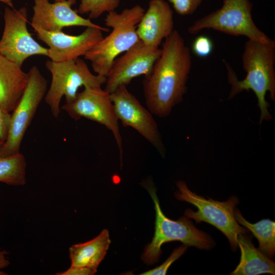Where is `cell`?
<instances>
[{"instance_id":"obj_26","label":"cell","mask_w":275,"mask_h":275,"mask_svg":"<svg viewBox=\"0 0 275 275\" xmlns=\"http://www.w3.org/2000/svg\"><path fill=\"white\" fill-rule=\"evenodd\" d=\"M57 275H93L88 270L70 266L66 270L57 273Z\"/></svg>"},{"instance_id":"obj_7","label":"cell","mask_w":275,"mask_h":275,"mask_svg":"<svg viewBox=\"0 0 275 275\" xmlns=\"http://www.w3.org/2000/svg\"><path fill=\"white\" fill-rule=\"evenodd\" d=\"M250 0H223L221 8L195 21L188 28L191 34L213 29L230 35L243 36L265 43L273 41L255 24Z\"/></svg>"},{"instance_id":"obj_18","label":"cell","mask_w":275,"mask_h":275,"mask_svg":"<svg viewBox=\"0 0 275 275\" xmlns=\"http://www.w3.org/2000/svg\"><path fill=\"white\" fill-rule=\"evenodd\" d=\"M249 233H239L237 236L238 247L240 249V262L231 275H256L262 273L275 274L274 262L252 242Z\"/></svg>"},{"instance_id":"obj_28","label":"cell","mask_w":275,"mask_h":275,"mask_svg":"<svg viewBox=\"0 0 275 275\" xmlns=\"http://www.w3.org/2000/svg\"><path fill=\"white\" fill-rule=\"evenodd\" d=\"M0 2L5 3L11 8H14L12 0H0Z\"/></svg>"},{"instance_id":"obj_21","label":"cell","mask_w":275,"mask_h":275,"mask_svg":"<svg viewBox=\"0 0 275 275\" xmlns=\"http://www.w3.org/2000/svg\"><path fill=\"white\" fill-rule=\"evenodd\" d=\"M120 0H80L78 12L88 14L89 18L96 19L105 12L115 11Z\"/></svg>"},{"instance_id":"obj_13","label":"cell","mask_w":275,"mask_h":275,"mask_svg":"<svg viewBox=\"0 0 275 275\" xmlns=\"http://www.w3.org/2000/svg\"><path fill=\"white\" fill-rule=\"evenodd\" d=\"M37 38L48 47V57L54 62L74 60L84 56L103 38L105 27H87L78 35H70L62 31L48 32L32 26Z\"/></svg>"},{"instance_id":"obj_30","label":"cell","mask_w":275,"mask_h":275,"mask_svg":"<svg viewBox=\"0 0 275 275\" xmlns=\"http://www.w3.org/2000/svg\"><path fill=\"white\" fill-rule=\"evenodd\" d=\"M56 2L57 1H64V0H54Z\"/></svg>"},{"instance_id":"obj_10","label":"cell","mask_w":275,"mask_h":275,"mask_svg":"<svg viewBox=\"0 0 275 275\" xmlns=\"http://www.w3.org/2000/svg\"><path fill=\"white\" fill-rule=\"evenodd\" d=\"M4 18V29L0 39V54L20 66L31 56L48 57V48L39 44L29 32L28 10L25 7L18 10L6 7Z\"/></svg>"},{"instance_id":"obj_3","label":"cell","mask_w":275,"mask_h":275,"mask_svg":"<svg viewBox=\"0 0 275 275\" xmlns=\"http://www.w3.org/2000/svg\"><path fill=\"white\" fill-rule=\"evenodd\" d=\"M145 12L136 5L120 13L114 11L107 13L104 23L112 29L111 33L84 55L96 74L106 77L116 58L140 40L136 28Z\"/></svg>"},{"instance_id":"obj_25","label":"cell","mask_w":275,"mask_h":275,"mask_svg":"<svg viewBox=\"0 0 275 275\" xmlns=\"http://www.w3.org/2000/svg\"><path fill=\"white\" fill-rule=\"evenodd\" d=\"M11 122V113L5 112L0 107V141L5 142L7 139Z\"/></svg>"},{"instance_id":"obj_29","label":"cell","mask_w":275,"mask_h":275,"mask_svg":"<svg viewBox=\"0 0 275 275\" xmlns=\"http://www.w3.org/2000/svg\"><path fill=\"white\" fill-rule=\"evenodd\" d=\"M4 142L0 141V149Z\"/></svg>"},{"instance_id":"obj_24","label":"cell","mask_w":275,"mask_h":275,"mask_svg":"<svg viewBox=\"0 0 275 275\" xmlns=\"http://www.w3.org/2000/svg\"><path fill=\"white\" fill-rule=\"evenodd\" d=\"M194 53L199 57L205 58L211 54L213 44L210 38L206 36H199L194 41L192 44Z\"/></svg>"},{"instance_id":"obj_17","label":"cell","mask_w":275,"mask_h":275,"mask_svg":"<svg viewBox=\"0 0 275 275\" xmlns=\"http://www.w3.org/2000/svg\"><path fill=\"white\" fill-rule=\"evenodd\" d=\"M111 240L107 230L87 242L72 245L69 248L70 266L88 270L94 274L104 259Z\"/></svg>"},{"instance_id":"obj_11","label":"cell","mask_w":275,"mask_h":275,"mask_svg":"<svg viewBox=\"0 0 275 275\" xmlns=\"http://www.w3.org/2000/svg\"><path fill=\"white\" fill-rule=\"evenodd\" d=\"M109 94L119 121L124 126L135 129L164 156L166 148L158 125L150 111L141 104L125 85L119 87Z\"/></svg>"},{"instance_id":"obj_2","label":"cell","mask_w":275,"mask_h":275,"mask_svg":"<svg viewBox=\"0 0 275 275\" xmlns=\"http://www.w3.org/2000/svg\"><path fill=\"white\" fill-rule=\"evenodd\" d=\"M242 61L246 75L241 80L229 64L225 63L228 82L231 86L229 98L244 90H251L257 98L260 111L259 123L272 120L265 97L269 92L270 98L275 100V42L265 43L248 39L244 44Z\"/></svg>"},{"instance_id":"obj_15","label":"cell","mask_w":275,"mask_h":275,"mask_svg":"<svg viewBox=\"0 0 275 275\" xmlns=\"http://www.w3.org/2000/svg\"><path fill=\"white\" fill-rule=\"evenodd\" d=\"M173 11L164 0H150L137 28L140 40L145 44L158 47L162 41L174 30Z\"/></svg>"},{"instance_id":"obj_12","label":"cell","mask_w":275,"mask_h":275,"mask_svg":"<svg viewBox=\"0 0 275 275\" xmlns=\"http://www.w3.org/2000/svg\"><path fill=\"white\" fill-rule=\"evenodd\" d=\"M160 53L161 49L140 40L114 60L106 76L104 90L111 94L119 87L127 86L135 77L148 75Z\"/></svg>"},{"instance_id":"obj_22","label":"cell","mask_w":275,"mask_h":275,"mask_svg":"<svg viewBox=\"0 0 275 275\" xmlns=\"http://www.w3.org/2000/svg\"><path fill=\"white\" fill-rule=\"evenodd\" d=\"M188 246L182 244L175 249L170 257L160 266L144 272L142 275H164L166 274L169 267L171 264L180 258L186 252Z\"/></svg>"},{"instance_id":"obj_8","label":"cell","mask_w":275,"mask_h":275,"mask_svg":"<svg viewBox=\"0 0 275 275\" xmlns=\"http://www.w3.org/2000/svg\"><path fill=\"white\" fill-rule=\"evenodd\" d=\"M28 75L24 92L11 114L10 128L7 139L0 149V157L20 153L25 132L47 92V80L36 66L31 68Z\"/></svg>"},{"instance_id":"obj_27","label":"cell","mask_w":275,"mask_h":275,"mask_svg":"<svg viewBox=\"0 0 275 275\" xmlns=\"http://www.w3.org/2000/svg\"><path fill=\"white\" fill-rule=\"evenodd\" d=\"M7 254V252L6 251H0V275L7 274L6 273L2 271L10 264V262L6 257Z\"/></svg>"},{"instance_id":"obj_14","label":"cell","mask_w":275,"mask_h":275,"mask_svg":"<svg viewBox=\"0 0 275 275\" xmlns=\"http://www.w3.org/2000/svg\"><path fill=\"white\" fill-rule=\"evenodd\" d=\"M31 25L48 32L62 31L64 28L80 26L103 28L89 18L80 16L72 9L75 0H64L50 3L48 0H34Z\"/></svg>"},{"instance_id":"obj_23","label":"cell","mask_w":275,"mask_h":275,"mask_svg":"<svg viewBox=\"0 0 275 275\" xmlns=\"http://www.w3.org/2000/svg\"><path fill=\"white\" fill-rule=\"evenodd\" d=\"M179 15L185 16L193 14L201 5L203 0H168Z\"/></svg>"},{"instance_id":"obj_16","label":"cell","mask_w":275,"mask_h":275,"mask_svg":"<svg viewBox=\"0 0 275 275\" xmlns=\"http://www.w3.org/2000/svg\"><path fill=\"white\" fill-rule=\"evenodd\" d=\"M18 64L0 54V107L11 113L26 86L28 75Z\"/></svg>"},{"instance_id":"obj_9","label":"cell","mask_w":275,"mask_h":275,"mask_svg":"<svg viewBox=\"0 0 275 275\" xmlns=\"http://www.w3.org/2000/svg\"><path fill=\"white\" fill-rule=\"evenodd\" d=\"M72 119L81 118L96 122L113 133L120 151L121 162L123 155L122 140L119 120L116 116L110 94L101 87H87L78 92L75 100L61 106Z\"/></svg>"},{"instance_id":"obj_19","label":"cell","mask_w":275,"mask_h":275,"mask_svg":"<svg viewBox=\"0 0 275 275\" xmlns=\"http://www.w3.org/2000/svg\"><path fill=\"white\" fill-rule=\"evenodd\" d=\"M236 221L251 231L258 240V250L270 259L275 254V223L269 219H263L252 224L247 221L239 209L235 208L234 211Z\"/></svg>"},{"instance_id":"obj_1","label":"cell","mask_w":275,"mask_h":275,"mask_svg":"<svg viewBox=\"0 0 275 275\" xmlns=\"http://www.w3.org/2000/svg\"><path fill=\"white\" fill-rule=\"evenodd\" d=\"M191 64L190 49L174 30L164 39L159 57L143 82L145 103L153 115L166 117L182 101Z\"/></svg>"},{"instance_id":"obj_20","label":"cell","mask_w":275,"mask_h":275,"mask_svg":"<svg viewBox=\"0 0 275 275\" xmlns=\"http://www.w3.org/2000/svg\"><path fill=\"white\" fill-rule=\"evenodd\" d=\"M26 167L25 157L20 153L0 157V182L12 185L25 184Z\"/></svg>"},{"instance_id":"obj_4","label":"cell","mask_w":275,"mask_h":275,"mask_svg":"<svg viewBox=\"0 0 275 275\" xmlns=\"http://www.w3.org/2000/svg\"><path fill=\"white\" fill-rule=\"evenodd\" d=\"M145 186L154 204L155 210V232L151 242L142 255L143 261L148 264L155 263L161 253V245L168 242L181 241L183 244L201 250H209L214 242L207 233L198 229L189 218L185 216L177 221L168 218L162 212L155 188L148 183Z\"/></svg>"},{"instance_id":"obj_5","label":"cell","mask_w":275,"mask_h":275,"mask_svg":"<svg viewBox=\"0 0 275 275\" xmlns=\"http://www.w3.org/2000/svg\"><path fill=\"white\" fill-rule=\"evenodd\" d=\"M176 185L178 190L175 193V197L198 209L197 211L186 209L184 216L194 219L197 223L204 222L216 227L226 236L232 250L236 251L238 248V235L249 231L239 225L234 217V209L239 202L238 198L232 196L226 201L221 202L197 195L188 189L184 181H177Z\"/></svg>"},{"instance_id":"obj_6","label":"cell","mask_w":275,"mask_h":275,"mask_svg":"<svg viewBox=\"0 0 275 275\" xmlns=\"http://www.w3.org/2000/svg\"><path fill=\"white\" fill-rule=\"evenodd\" d=\"M45 66L51 75V81L44 99L55 118L60 115L63 97L66 103H70L81 86L101 87L106 80V77L93 74L85 61L79 58L62 62L48 60Z\"/></svg>"}]
</instances>
